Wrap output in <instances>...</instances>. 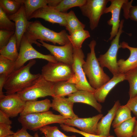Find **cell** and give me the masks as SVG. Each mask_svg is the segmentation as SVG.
<instances>
[{
    "label": "cell",
    "instance_id": "6da1fadb",
    "mask_svg": "<svg viewBox=\"0 0 137 137\" xmlns=\"http://www.w3.org/2000/svg\"><path fill=\"white\" fill-rule=\"evenodd\" d=\"M24 35L31 44H36L39 47L42 45L37 40L50 42L61 46L70 42L68 37V35L65 30L56 32L45 27L38 20L29 21Z\"/></svg>",
    "mask_w": 137,
    "mask_h": 137
},
{
    "label": "cell",
    "instance_id": "7a4b0ae2",
    "mask_svg": "<svg viewBox=\"0 0 137 137\" xmlns=\"http://www.w3.org/2000/svg\"><path fill=\"white\" fill-rule=\"evenodd\" d=\"M36 62L34 60L29 61L26 65L14 70L7 78L4 86L6 95L16 93L30 86L40 76L38 73H31V68Z\"/></svg>",
    "mask_w": 137,
    "mask_h": 137
},
{
    "label": "cell",
    "instance_id": "3957f363",
    "mask_svg": "<svg viewBox=\"0 0 137 137\" xmlns=\"http://www.w3.org/2000/svg\"><path fill=\"white\" fill-rule=\"evenodd\" d=\"M96 44V41L93 40L89 44L90 51L87 54L86 60L82 65L83 71L88 78L89 84L95 90L110 79L104 72L96 57L95 52Z\"/></svg>",
    "mask_w": 137,
    "mask_h": 137
},
{
    "label": "cell",
    "instance_id": "277c9868",
    "mask_svg": "<svg viewBox=\"0 0 137 137\" xmlns=\"http://www.w3.org/2000/svg\"><path fill=\"white\" fill-rule=\"evenodd\" d=\"M66 119L61 115H56L50 111L39 113L20 115L18 118L22 127L33 131L48 125L64 124Z\"/></svg>",
    "mask_w": 137,
    "mask_h": 137
},
{
    "label": "cell",
    "instance_id": "5b68a950",
    "mask_svg": "<svg viewBox=\"0 0 137 137\" xmlns=\"http://www.w3.org/2000/svg\"><path fill=\"white\" fill-rule=\"evenodd\" d=\"M54 83L47 80L41 74L32 84L16 93L25 102L48 96L53 97Z\"/></svg>",
    "mask_w": 137,
    "mask_h": 137
},
{
    "label": "cell",
    "instance_id": "8992f818",
    "mask_svg": "<svg viewBox=\"0 0 137 137\" xmlns=\"http://www.w3.org/2000/svg\"><path fill=\"white\" fill-rule=\"evenodd\" d=\"M85 56L81 48L73 47V63L72 65L74 73L72 77L68 82L75 84L78 90H84L94 93L95 89L89 84L82 68L85 62Z\"/></svg>",
    "mask_w": 137,
    "mask_h": 137
},
{
    "label": "cell",
    "instance_id": "52a82bcc",
    "mask_svg": "<svg viewBox=\"0 0 137 137\" xmlns=\"http://www.w3.org/2000/svg\"><path fill=\"white\" fill-rule=\"evenodd\" d=\"M124 20L122 19L118 32L115 38L112 40L111 45L107 51L104 54L100 55L97 58L101 66L103 68H107L113 76L119 73L117 64V57L118 50L121 48L119 44V38L121 35L124 31L122 29Z\"/></svg>",
    "mask_w": 137,
    "mask_h": 137
},
{
    "label": "cell",
    "instance_id": "ba28073f",
    "mask_svg": "<svg viewBox=\"0 0 137 137\" xmlns=\"http://www.w3.org/2000/svg\"><path fill=\"white\" fill-rule=\"evenodd\" d=\"M73 74L72 65L61 62H48L41 70L43 76L48 81L53 83L68 81Z\"/></svg>",
    "mask_w": 137,
    "mask_h": 137
},
{
    "label": "cell",
    "instance_id": "9c48e42d",
    "mask_svg": "<svg viewBox=\"0 0 137 137\" xmlns=\"http://www.w3.org/2000/svg\"><path fill=\"white\" fill-rule=\"evenodd\" d=\"M19 50L18 57L15 61V70H18L24 66L27 61L35 59H44L49 62H58L51 54L44 55L36 50L24 35L21 41Z\"/></svg>",
    "mask_w": 137,
    "mask_h": 137
},
{
    "label": "cell",
    "instance_id": "30bf717a",
    "mask_svg": "<svg viewBox=\"0 0 137 137\" xmlns=\"http://www.w3.org/2000/svg\"><path fill=\"white\" fill-rule=\"evenodd\" d=\"M109 1V0H86L84 4L79 7L82 14L89 19L91 30L97 27L101 16L105 13Z\"/></svg>",
    "mask_w": 137,
    "mask_h": 137
},
{
    "label": "cell",
    "instance_id": "8fae6325",
    "mask_svg": "<svg viewBox=\"0 0 137 137\" xmlns=\"http://www.w3.org/2000/svg\"><path fill=\"white\" fill-rule=\"evenodd\" d=\"M26 102L16 93L6 95L0 99V110L9 117H14L21 114L25 107Z\"/></svg>",
    "mask_w": 137,
    "mask_h": 137
},
{
    "label": "cell",
    "instance_id": "7c38bea8",
    "mask_svg": "<svg viewBox=\"0 0 137 137\" xmlns=\"http://www.w3.org/2000/svg\"><path fill=\"white\" fill-rule=\"evenodd\" d=\"M42 46L48 50L58 62L72 65L73 63V47L71 42L63 46H57L38 40Z\"/></svg>",
    "mask_w": 137,
    "mask_h": 137
},
{
    "label": "cell",
    "instance_id": "4fadbf2b",
    "mask_svg": "<svg viewBox=\"0 0 137 137\" xmlns=\"http://www.w3.org/2000/svg\"><path fill=\"white\" fill-rule=\"evenodd\" d=\"M103 116V115L100 113L91 117H78L72 119H66L64 124L77 127L81 131L85 133L97 135L98 123Z\"/></svg>",
    "mask_w": 137,
    "mask_h": 137
},
{
    "label": "cell",
    "instance_id": "5bb4252c",
    "mask_svg": "<svg viewBox=\"0 0 137 137\" xmlns=\"http://www.w3.org/2000/svg\"><path fill=\"white\" fill-rule=\"evenodd\" d=\"M66 13L61 12L54 7L47 6L35 11L28 20L33 18H40L53 24H58L60 26L65 27Z\"/></svg>",
    "mask_w": 137,
    "mask_h": 137
},
{
    "label": "cell",
    "instance_id": "9a60e30c",
    "mask_svg": "<svg viewBox=\"0 0 137 137\" xmlns=\"http://www.w3.org/2000/svg\"><path fill=\"white\" fill-rule=\"evenodd\" d=\"M127 1V0H109L111 5L105 9V13L110 12L111 14V18L107 22L108 25L112 26L109 40H112L118 32L121 22L119 20L120 11L124 4Z\"/></svg>",
    "mask_w": 137,
    "mask_h": 137
},
{
    "label": "cell",
    "instance_id": "2e32d148",
    "mask_svg": "<svg viewBox=\"0 0 137 137\" xmlns=\"http://www.w3.org/2000/svg\"><path fill=\"white\" fill-rule=\"evenodd\" d=\"M9 19L14 22L15 29V34L18 49L20 48L22 39L28 27V21L26 14L23 3L19 11L15 13L8 16Z\"/></svg>",
    "mask_w": 137,
    "mask_h": 137
},
{
    "label": "cell",
    "instance_id": "e0dca14e",
    "mask_svg": "<svg viewBox=\"0 0 137 137\" xmlns=\"http://www.w3.org/2000/svg\"><path fill=\"white\" fill-rule=\"evenodd\" d=\"M67 99L74 103L81 102L89 105L100 113L102 107L96 99L94 93L84 90H78L68 96Z\"/></svg>",
    "mask_w": 137,
    "mask_h": 137
},
{
    "label": "cell",
    "instance_id": "ac0fdd59",
    "mask_svg": "<svg viewBox=\"0 0 137 137\" xmlns=\"http://www.w3.org/2000/svg\"><path fill=\"white\" fill-rule=\"evenodd\" d=\"M51 108L59 112L66 119H72L78 117L73 110L74 103L65 97H53Z\"/></svg>",
    "mask_w": 137,
    "mask_h": 137
},
{
    "label": "cell",
    "instance_id": "d6986e66",
    "mask_svg": "<svg viewBox=\"0 0 137 137\" xmlns=\"http://www.w3.org/2000/svg\"><path fill=\"white\" fill-rule=\"evenodd\" d=\"M121 48H127L130 54L128 59H121L117 61L118 71L120 73L125 74L127 72L137 68V47L129 46L128 43L123 41L120 43Z\"/></svg>",
    "mask_w": 137,
    "mask_h": 137
},
{
    "label": "cell",
    "instance_id": "ffe728a7",
    "mask_svg": "<svg viewBox=\"0 0 137 137\" xmlns=\"http://www.w3.org/2000/svg\"><path fill=\"white\" fill-rule=\"evenodd\" d=\"M120 105L119 101L117 100L112 108L108 111L107 114L101 119L97 124V135L104 136L110 135L111 126L116 111Z\"/></svg>",
    "mask_w": 137,
    "mask_h": 137
},
{
    "label": "cell",
    "instance_id": "44dd1931",
    "mask_svg": "<svg viewBox=\"0 0 137 137\" xmlns=\"http://www.w3.org/2000/svg\"><path fill=\"white\" fill-rule=\"evenodd\" d=\"M124 74L119 73L113 77L94 92L95 97L99 103L105 102L110 91L118 83L125 80Z\"/></svg>",
    "mask_w": 137,
    "mask_h": 137
},
{
    "label": "cell",
    "instance_id": "7402d4cb",
    "mask_svg": "<svg viewBox=\"0 0 137 137\" xmlns=\"http://www.w3.org/2000/svg\"><path fill=\"white\" fill-rule=\"evenodd\" d=\"M51 107V103L48 99L26 101L24 109L20 115L47 112Z\"/></svg>",
    "mask_w": 137,
    "mask_h": 137
},
{
    "label": "cell",
    "instance_id": "603a6c76",
    "mask_svg": "<svg viewBox=\"0 0 137 137\" xmlns=\"http://www.w3.org/2000/svg\"><path fill=\"white\" fill-rule=\"evenodd\" d=\"M78 90L75 84L67 81L58 82L54 83L53 88L54 97H65Z\"/></svg>",
    "mask_w": 137,
    "mask_h": 137
},
{
    "label": "cell",
    "instance_id": "cb8c5ba5",
    "mask_svg": "<svg viewBox=\"0 0 137 137\" xmlns=\"http://www.w3.org/2000/svg\"><path fill=\"white\" fill-rule=\"evenodd\" d=\"M135 116L124 122L114 128L117 137H133L135 123Z\"/></svg>",
    "mask_w": 137,
    "mask_h": 137
},
{
    "label": "cell",
    "instance_id": "d4e9b609",
    "mask_svg": "<svg viewBox=\"0 0 137 137\" xmlns=\"http://www.w3.org/2000/svg\"><path fill=\"white\" fill-rule=\"evenodd\" d=\"M16 39L14 33L11 38L8 44L0 49L1 55L15 61L19 55L18 52Z\"/></svg>",
    "mask_w": 137,
    "mask_h": 137
},
{
    "label": "cell",
    "instance_id": "484cf974",
    "mask_svg": "<svg viewBox=\"0 0 137 137\" xmlns=\"http://www.w3.org/2000/svg\"><path fill=\"white\" fill-rule=\"evenodd\" d=\"M66 22L65 27L70 35L76 30L84 29L85 27V25L79 20L74 11L72 10L67 13Z\"/></svg>",
    "mask_w": 137,
    "mask_h": 137
},
{
    "label": "cell",
    "instance_id": "4316f807",
    "mask_svg": "<svg viewBox=\"0 0 137 137\" xmlns=\"http://www.w3.org/2000/svg\"><path fill=\"white\" fill-rule=\"evenodd\" d=\"M90 36L89 32L84 29L76 30L68 36V38L73 47L80 49L83 42Z\"/></svg>",
    "mask_w": 137,
    "mask_h": 137
},
{
    "label": "cell",
    "instance_id": "83f0119b",
    "mask_svg": "<svg viewBox=\"0 0 137 137\" xmlns=\"http://www.w3.org/2000/svg\"><path fill=\"white\" fill-rule=\"evenodd\" d=\"M25 8L26 17L28 19L32 14L38 9L47 6L48 0H22Z\"/></svg>",
    "mask_w": 137,
    "mask_h": 137
},
{
    "label": "cell",
    "instance_id": "f1b7e54d",
    "mask_svg": "<svg viewBox=\"0 0 137 137\" xmlns=\"http://www.w3.org/2000/svg\"><path fill=\"white\" fill-rule=\"evenodd\" d=\"M131 111L126 105L120 106L112 124L113 128H115L121 123L131 118Z\"/></svg>",
    "mask_w": 137,
    "mask_h": 137
},
{
    "label": "cell",
    "instance_id": "f546056e",
    "mask_svg": "<svg viewBox=\"0 0 137 137\" xmlns=\"http://www.w3.org/2000/svg\"><path fill=\"white\" fill-rule=\"evenodd\" d=\"M23 4L22 0H0V7L8 16L17 12Z\"/></svg>",
    "mask_w": 137,
    "mask_h": 137
},
{
    "label": "cell",
    "instance_id": "4dcf8cb0",
    "mask_svg": "<svg viewBox=\"0 0 137 137\" xmlns=\"http://www.w3.org/2000/svg\"><path fill=\"white\" fill-rule=\"evenodd\" d=\"M125 79L129 82V98L137 95V68L125 73Z\"/></svg>",
    "mask_w": 137,
    "mask_h": 137
},
{
    "label": "cell",
    "instance_id": "1f68e13d",
    "mask_svg": "<svg viewBox=\"0 0 137 137\" xmlns=\"http://www.w3.org/2000/svg\"><path fill=\"white\" fill-rule=\"evenodd\" d=\"M86 0H61L55 8L62 13L66 12L70 9L75 7H79L82 6Z\"/></svg>",
    "mask_w": 137,
    "mask_h": 137
},
{
    "label": "cell",
    "instance_id": "d6a6232c",
    "mask_svg": "<svg viewBox=\"0 0 137 137\" xmlns=\"http://www.w3.org/2000/svg\"><path fill=\"white\" fill-rule=\"evenodd\" d=\"M15 61L0 55V74L7 77L15 70Z\"/></svg>",
    "mask_w": 137,
    "mask_h": 137
},
{
    "label": "cell",
    "instance_id": "836d02e7",
    "mask_svg": "<svg viewBox=\"0 0 137 137\" xmlns=\"http://www.w3.org/2000/svg\"><path fill=\"white\" fill-rule=\"evenodd\" d=\"M133 0L127 2L123 5L122 8L123 11V15L126 19H129L137 22V5H132Z\"/></svg>",
    "mask_w": 137,
    "mask_h": 137
},
{
    "label": "cell",
    "instance_id": "e575fe53",
    "mask_svg": "<svg viewBox=\"0 0 137 137\" xmlns=\"http://www.w3.org/2000/svg\"><path fill=\"white\" fill-rule=\"evenodd\" d=\"M44 136L42 137H76L75 135L68 136L59 130L57 126H52L48 125L40 129Z\"/></svg>",
    "mask_w": 137,
    "mask_h": 137
},
{
    "label": "cell",
    "instance_id": "d590c367",
    "mask_svg": "<svg viewBox=\"0 0 137 137\" xmlns=\"http://www.w3.org/2000/svg\"><path fill=\"white\" fill-rule=\"evenodd\" d=\"M0 28L15 31V24L11 21L8 15L0 7Z\"/></svg>",
    "mask_w": 137,
    "mask_h": 137
},
{
    "label": "cell",
    "instance_id": "8d00e7d4",
    "mask_svg": "<svg viewBox=\"0 0 137 137\" xmlns=\"http://www.w3.org/2000/svg\"><path fill=\"white\" fill-rule=\"evenodd\" d=\"M14 33V31L0 29V49L8 44L11 38Z\"/></svg>",
    "mask_w": 137,
    "mask_h": 137
},
{
    "label": "cell",
    "instance_id": "74e56055",
    "mask_svg": "<svg viewBox=\"0 0 137 137\" xmlns=\"http://www.w3.org/2000/svg\"><path fill=\"white\" fill-rule=\"evenodd\" d=\"M61 129L64 131L67 132H72L79 134L85 137H115L114 136L110 135L108 136H104L85 133L77 130L76 128L65 125L64 124H60Z\"/></svg>",
    "mask_w": 137,
    "mask_h": 137
},
{
    "label": "cell",
    "instance_id": "f35d334b",
    "mask_svg": "<svg viewBox=\"0 0 137 137\" xmlns=\"http://www.w3.org/2000/svg\"><path fill=\"white\" fill-rule=\"evenodd\" d=\"M11 125L0 124V137H6L13 135L14 132L11 130Z\"/></svg>",
    "mask_w": 137,
    "mask_h": 137
},
{
    "label": "cell",
    "instance_id": "ab89813d",
    "mask_svg": "<svg viewBox=\"0 0 137 137\" xmlns=\"http://www.w3.org/2000/svg\"><path fill=\"white\" fill-rule=\"evenodd\" d=\"M126 105L137 118V95L130 98Z\"/></svg>",
    "mask_w": 137,
    "mask_h": 137
},
{
    "label": "cell",
    "instance_id": "60d3db41",
    "mask_svg": "<svg viewBox=\"0 0 137 137\" xmlns=\"http://www.w3.org/2000/svg\"><path fill=\"white\" fill-rule=\"evenodd\" d=\"M27 129L22 127L20 129L15 133L13 135V137H34L29 134L27 131Z\"/></svg>",
    "mask_w": 137,
    "mask_h": 137
},
{
    "label": "cell",
    "instance_id": "b9f144b4",
    "mask_svg": "<svg viewBox=\"0 0 137 137\" xmlns=\"http://www.w3.org/2000/svg\"><path fill=\"white\" fill-rule=\"evenodd\" d=\"M9 118L6 113L0 110V124L11 125L12 122Z\"/></svg>",
    "mask_w": 137,
    "mask_h": 137
},
{
    "label": "cell",
    "instance_id": "7bdbcfd3",
    "mask_svg": "<svg viewBox=\"0 0 137 137\" xmlns=\"http://www.w3.org/2000/svg\"><path fill=\"white\" fill-rule=\"evenodd\" d=\"M7 76L5 74H0V99L6 96L3 92V89L5 80Z\"/></svg>",
    "mask_w": 137,
    "mask_h": 137
},
{
    "label": "cell",
    "instance_id": "ee69618b",
    "mask_svg": "<svg viewBox=\"0 0 137 137\" xmlns=\"http://www.w3.org/2000/svg\"><path fill=\"white\" fill-rule=\"evenodd\" d=\"M48 6L55 8L60 2L61 0H48Z\"/></svg>",
    "mask_w": 137,
    "mask_h": 137
},
{
    "label": "cell",
    "instance_id": "f6af8a7d",
    "mask_svg": "<svg viewBox=\"0 0 137 137\" xmlns=\"http://www.w3.org/2000/svg\"><path fill=\"white\" fill-rule=\"evenodd\" d=\"M133 137H137V120L135 123Z\"/></svg>",
    "mask_w": 137,
    "mask_h": 137
},
{
    "label": "cell",
    "instance_id": "bcb514c9",
    "mask_svg": "<svg viewBox=\"0 0 137 137\" xmlns=\"http://www.w3.org/2000/svg\"><path fill=\"white\" fill-rule=\"evenodd\" d=\"M34 137H39L37 132L35 133L34 135Z\"/></svg>",
    "mask_w": 137,
    "mask_h": 137
},
{
    "label": "cell",
    "instance_id": "7dc6e473",
    "mask_svg": "<svg viewBox=\"0 0 137 137\" xmlns=\"http://www.w3.org/2000/svg\"><path fill=\"white\" fill-rule=\"evenodd\" d=\"M6 137H13V135L8 136Z\"/></svg>",
    "mask_w": 137,
    "mask_h": 137
}]
</instances>
